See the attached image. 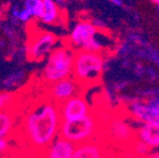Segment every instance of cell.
I'll return each mask as SVG.
<instances>
[{
	"label": "cell",
	"instance_id": "6da1fadb",
	"mask_svg": "<svg viewBox=\"0 0 159 158\" xmlns=\"http://www.w3.org/2000/svg\"><path fill=\"white\" fill-rule=\"evenodd\" d=\"M61 122L59 104L42 92L27 104L20 127L25 141L33 149L44 151L59 136Z\"/></svg>",
	"mask_w": 159,
	"mask_h": 158
},
{
	"label": "cell",
	"instance_id": "7a4b0ae2",
	"mask_svg": "<svg viewBox=\"0 0 159 158\" xmlns=\"http://www.w3.org/2000/svg\"><path fill=\"white\" fill-rule=\"evenodd\" d=\"M104 64L102 53L76 50L73 58L72 77L85 90L93 85H98L104 71Z\"/></svg>",
	"mask_w": 159,
	"mask_h": 158
},
{
	"label": "cell",
	"instance_id": "3957f363",
	"mask_svg": "<svg viewBox=\"0 0 159 158\" xmlns=\"http://www.w3.org/2000/svg\"><path fill=\"white\" fill-rule=\"evenodd\" d=\"M103 125L104 123H102L98 113L91 112L80 119L61 122L59 136L72 142L75 145H79L85 142L98 139L104 132Z\"/></svg>",
	"mask_w": 159,
	"mask_h": 158
},
{
	"label": "cell",
	"instance_id": "277c9868",
	"mask_svg": "<svg viewBox=\"0 0 159 158\" xmlns=\"http://www.w3.org/2000/svg\"><path fill=\"white\" fill-rule=\"evenodd\" d=\"M73 58L74 50L64 45L51 50L47 60V64L40 75L39 81L41 85L48 86L54 82L71 77Z\"/></svg>",
	"mask_w": 159,
	"mask_h": 158
},
{
	"label": "cell",
	"instance_id": "5b68a950",
	"mask_svg": "<svg viewBox=\"0 0 159 158\" xmlns=\"http://www.w3.org/2000/svg\"><path fill=\"white\" fill-rule=\"evenodd\" d=\"M27 51L28 62H41L57 44L59 38L52 32L40 29L34 20L30 19L27 25Z\"/></svg>",
	"mask_w": 159,
	"mask_h": 158
},
{
	"label": "cell",
	"instance_id": "8992f818",
	"mask_svg": "<svg viewBox=\"0 0 159 158\" xmlns=\"http://www.w3.org/2000/svg\"><path fill=\"white\" fill-rule=\"evenodd\" d=\"M42 90L43 93L57 104L62 103L76 95H83L85 92L84 87L80 85L72 77L60 80L48 86H42Z\"/></svg>",
	"mask_w": 159,
	"mask_h": 158
},
{
	"label": "cell",
	"instance_id": "52a82bcc",
	"mask_svg": "<svg viewBox=\"0 0 159 158\" xmlns=\"http://www.w3.org/2000/svg\"><path fill=\"white\" fill-rule=\"evenodd\" d=\"M59 112L62 122L75 121L91 113V106L84 95H76L60 103Z\"/></svg>",
	"mask_w": 159,
	"mask_h": 158
},
{
	"label": "cell",
	"instance_id": "ba28073f",
	"mask_svg": "<svg viewBox=\"0 0 159 158\" xmlns=\"http://www.w3.org/2000/svg\"><path fill=\"white\" fill-rule=\"evenodd\" d=\"M97 32L98 31L92 25V22L86 21V20H82V21L77 22L76 26L73 28L72 32H71V35L69 37V42L64 43L63 45L72 50L74 48H77L80 50L84 43H86L87 41L95 38Z\"/></svg>",
	"mask_w": 159,
	"mask_h": 158
},
{
	"label": "cell",
	"instance_id": "9c48e42d",
	"mask_svg": "<svg viewBox=\"0 0 159 158\" xmlns=\"http://www.w3.org/2000/svg\"><path fill=\"white\" fill-rule=\"evenodd\" d=\"M19 96L16 97L9 106L0 109V138H8L15 129L16 118L19 113Z\"/></svg>",
	"mask_w": 159,
	"mask_h": 158
},
{
	"label": "cell",
	"instance_id": "30bf717a",
	"mask_svg": "<svg viewBox=\"0 0 159 158\" xmlns=\"http://www.w3.org/2000/svg\"><path fill=\"white\" fill-rule=\"evenodd\" d=\"M71 158H107V149L102 139H93L79 144Z\"/></svg>",
	"mask_w": 159,
	"mask_h": 158
},
{
	"label": "cell",
	"instance_id": "8fae6325",
	"mask_svg": "<svg viewBox=\"0 0 159 158\" xmlns=\"http://www.w3.org/2000/svg\"><path fill=\"white\" fill-rule=\"evenodd\" d=\"M43 13L41 16V21L45 25H61L66 27L67 15L66 10L60 8L53 0H42Z\"/></svg>",
	"mask_w": 159,
	"mask_h": 158
},
{
	"label": "cell",
	"instance_id": "7c38bea8",
	"mask_svg": "<svg viewBox=\"0 0 159 158\" xmlns=\"http://www.w3.org/2000/svg\"><path fill=\"white\" fill-rule=\"evenodd\" d=\"M107 135H111L113 139L118 143L133 144L135 141V134L130 126L122 118H113L107 125V131L105 132Z\"/></svg>",
	"mask_w": 159,
	"mask_h": 158
},
{
	"label": "cell",
	"instance_id": "4fadbf2b",
	"mask_svg": "<svg viewBox=\"0 0 159 158\" xmlns=\"http://www.w3.org/2000/svg\"><path fill=\"white\" fill-rule=\"evenodd\" d=\"M75 147L76 145L72 142L57 136L44 151H42L43 158H71Z\"/></svg>",
	"mask_w": 159,
	"mask_h": 158
},
{
	"label": "cell",
	"instance_id": "5bb4252c",
	"mask_svg": "<svg viewBox=\"0 0 159 158\" xmlns=\"http://www.w3.org/2000/svg\"><path fill=\"white\" fill-rule=\"evenodd\" d=\"M129 109L133 116L136 117L138 121L155 128H159V115L150 113L145 102L139 101V100H133L129 103Z\"/></svg>",
	"mask_w": 159,
	"mask_h": 158
},
{
	"label": "cell",
	"instance_id": "9a60e30c",
	"mask_svg": "<svg viewBox=\"0 0 159 158\" xmlns=\"http://www.w3.org/2000/svg\"><path fill=\"white\" fill-rule=\"evenodd\" d=\"M139 141L145 143L149 148L159 147V128H155L152 126L143 124L137 132Z\"/></svg>",
	"mask_w": 159,
	"mask_h": 158
},
{
	"label": "cell",
	"instance_id": "2e32d148",
	"mask_svg": "<svg viewBox=\"0 0 159 158\" xmlns=\"http://www.w3.org/2000/svg\"><path fill=\"white\" fill-rule=\"evenodd\" d=\"M25 79V72L23 70L10 73L2 82L3 87L8 89V87H13V86H19L20 83Z\"/></svg>",
	"mask_w": 159,
	"mask_h": 158
},
{
	"label": "cell",
	"instance_id": "e0dca14e",
	"mask_svg": "<svg viewBox=\"0 0 159 158\" xmlns=\"http://www.w3.org/2000/svg\"><path fill=\"white\" fill-rule=\"evenodd\" d=\"M137 57L144 58V59L154 62L155 64L159 67V52L152 45L148 44V43L144 47V50H139L138 53H137Z\"/></svg>",
	"mask_w": 159,
	"mask_h": 158
},
{
	"label": "cell",
	"instance_id": "ac0fdd59",
	"mask_svg": "<svg viewBox=\"0 0 159 158\" xmlns=\"http://www.w3.org/2000/svg\"><path fill=\"white\" fill-rule=\"evenodd\" d=\"M80 50L87 52H94V53H101L103 51V44L98 40H96V38H93L89 41H87L86 43H84Z\"/></svg>",
	"mask_w": 159,
	"mask_h": 158
},
{
	"label": "cell",
	"instance_id": "d6986e66",
	"mask_svg": "<svg viewBox=\"0 0 159 158\" xmlns=\"http://www.w3.org/2000/svg\"><path fill=\"white\" fill-rule=\"evenodd\" d=\"M132 145H133V149H134V153L137 154V156H139L140 158L148 155L149 147L145 143H143L142 141H139V139L138 141H134Z\"/></svg>",
	"mask_w": 159,
	"mask_h": 158
},
{
	"label": "cell",
	"instance_id": "ffe728a7",
	"mask_svg": "<svg viewBox=\"0 0 159 158\" xmlns=\"http://www.w3.org/2000/svg\"><path fill=\"white\" fill-rule=\"evenodd\" d=\"M15 97H16V93H13V92H9V91L0 92V109L9 106L10 104L13 102Z\"/></svg>",
	"mask_w": 159,
	"mask_h": 158
},
{
	"label": "cell",
	"instance_id": "44dd1931",
	"mask_svg": "<svg viewBox=\"0 0 159 158\" xmlns=\"http://www.w3.org/2000/svg\"><path fill=\"white\" fill-rule=\"evenodd\" d=\"M146 105L150 113L159 115V96H152L147 99Z\"/></svg>",
	"mask_w": 159,
	"mask_h": 158
},
{
	"label": "cell",
	"instance_id": "7402d4cb",
	"mask_svg": "<svg viewBox=\"0 0 159 158\" xmlns=\"http://www.w3.org/2000/svg\"><path fill=\"white\" fill-rule=\"evenodd\" d=\"M133 52V47L130 44V42H124L119 45L118 49H117V53L120 57H127Z\"/></svg>",
	"mask_w": 159,
	"mask_h": 158
},
{
	"label": "cell",
	"instance_id": "603a6c76",
	"mask_svg": "<svg viewBox=\"0 0 159 158\" xmlns=\"http://www.w3.org/2000/svg\"><path fill=\"white\" fill-rule=\"evenodd\" d=\"M42 13H43V1L42 0H37V2H35V5L33 6L32 10H31V16L40 19Z\"/></svg>",
	"mask_w": 159,
	"mask_h": 158
},
{
	"label": "cell",
	"instance_id": "cb8c5ba5",
	"mask_svg": "<svg viewBox=\"0 0 159 158\" xmlns=\"http://www.w3.org/2000/svg\"><path fill=\"white\" fill-rule=\"evenodd\" d=\"M128 39L132 43H135V44L139 45V47H145L147 44L146 42L144 41V39L139 35H137V33H130L128 35Z\"/></svg>",
	"mask_w": 159,
	"mask_h": 158
},
{
	"label": "cell",
	"instance_id": "d4e9b609",
	"mask_svg": "<svg viewBox=\"0 0 159 158\" xmlns=\"http://www.w3.org/2000/svg\"><path fill=\"white\" fill-rule=\"evenodd\" d=\"M19 20L20 21H22V22H28L30 19H31V12H30L29 10L27 9H23L22 11H20L19 13Z\"/></svg>",
	"mask_w": 159,
	"mask_h": 158
},
{
	"label": "cell",
	"instance_id": "484cf974",
	"mask_svg": "<svg viewBox=\"0 0 159 158\" xmlns=\"http://www.w3.org/2000/svg\"><path fill=\"white\" fill-rule=\"evenodd\" d=\"M134 72L137 77H143L146 73V70H145V67L142 63H136L134 65Z\"/></svg>",
	"mask_w": 159,
	"mask_h": 158
},
{
	"label": "cell",
	"instance_id": "4316f807",
	"mask_svg": "<svg viewBox=\"0 0 159 158\" xmlns=\"http://www.w3.org/2000/svg\"><path fill=\"white\" fill-rule=\"evenodd\" d=\"M92 25L96 28L97 31H101V30H106V25H105V22H103L101 19H93Z\"/></svg>",
	"mask_w": 159,
	"mask_h": 158
},
{
	"label": "cell",
	"instance_id": "83f0119b",
	"mask_svg": "<svg viewBox=\"0 0 159 158\" xmlns=\"http://www.w3.org/2000/svg\"><path fill=\"white\" fill-rule=\"evenodd\" d=\"M9 148V143L7 138H0V156L3 155Z\"/></svg>",
	"mask_w": 159,
	"mask_h": 158
},
{
	"label": "cell",
	"instance_id": "f1b7e54d",
	"mask_svg": "<svg viewBox=\"0 0 159 158\" xmlns=\"http://www.w3.org/2000/svg\"><path fill=\"white\" fill-rule=\"evenodd\" d=\"M146 73L148 74V77H150L152 81H155V80L158 79V73H157V72L155 71L154 69H152V67H147V69H146Z\"/></svg>",
	"mask_w": 159,
	"mask_h": 158
},
{
	"label": "cell",
	"instance_id": "f546056e",
	"mask_svg": "<svg viewBox=\"0 0 159 158\" xmlns=\"http://www.w3.org/2000/svg\"><path fill=\"white\" fill-rule=\"evenodd\" d=\"M35 2H37V0H25V9L29 10L31 12V10H32L33 6L35 5Z\"/></svg>",
	"mask_w": 159,
	"mask_h": 158
},
{
	"label": "cell",
	"instance_id": "4dcf8cb0",
	"mask_svg": "<svg viewBox=\"0 0 159 158\" xmlns=\"http://www.w3.org/2000/svg\"><path fill=\"white\" fill-rule=\"evenodd\" d=\"M19 13H20V9L18 7V5H15L11 7V17H15V18H18L19 17ZM19 19V18H18Z\"/></svg>",
	"mask_w": 159,
	"mask_h": 158
},
{
	"label": "cell",
	"instance_id": "1f68e13d",
	"mask_svg": "<svg viewBox=\"0 0 159 158\" xmlns=\"http://www.w3.org/2000/svg\"><path fill=\"white\" fill-rule=\"evenodd\" d=\"M127 85H128V82H119V83L115 84L114 89L116 90V91H120V90H124Z\"/></svg>",
	"mask_w": 159,
	"mask_h": 158
},
{
	"label": "cell",
	"instance_id": "d6a6232c",
	"mask_svg": "<svg viewBox=\"0 0 159 158\" xmlns=\"http://www.w3.org/2000/svg\"><path fill=\"white\" fill-rule=\"evenodd\" d=\"M108 1H111V2L114 3V5L118 6V7H122V6H123V1H122V0H108Z\"/></svg>",
	"mask_w": 159,
	"mask_h": 158
},
{
	"label": "cell",
	"instance_id": "836d02e7",
	"mask_svg": "<svg viewBox=\"0 0 159 158\" xmlns=\"http://www.w3.org/2000/svg\"><path fill=\"white\" fill-rule=\"evenodd\" d=\"M143 158H159V153H154V154H148L147 156Z\"/></svg>",
	"mask_w": 159,
	"mask_h": 158
},
{
	"label": "cell",
	"instance_id": "e575fe53",
	"mask_svg": "<svg viewBox=\"0 0 159 158\" xmlns=\"http://www.w3.org/2000/svg\"><path fill=\"white\" fill-rule=\"evenodd\" d=\"M57 1L60 3H62V2H65V1H69V0H57Z\"/></svg>",
	"mask_w": 159,
	"mask_h": 158
},
{
	"label": "cell",
	"instance_id": "d590c367",
	"mask_svg": "<svg viewBox=\"0 0 159 158\" xmlns=\"http://www.w3.org/2000/svg\"><path fill=\"white\" fill-rule=\"evenodd\" d=\"M154 2L156 3V5L158 6V8H159V0H154Z\"/></svg>",
	"mask_w": 159,
	"mask_h": 158
},
{
	"label": "cell",
	"instance_id": "8d00e7d4",
	"mask_svg": "<svg viewBox=\"0 0 159 158\" xmlns=\"http://www.w3.org/2000/svg\"><path fill=\"white\" fill-rule=\"evenodd\" d=\"M157 93H158V96H159V87L157 89Z\"/></svg>",
	"mask_w": 159,
	"mask_h": 158
},
{
	"label": "cell",
	"instance_id": "74e56055",
	"mask_svg": "<svg viewBox=\"0 0 159 158\" xmlns=\"http://www.w3.org/2000/svg\"><path fill=\"white\" fill-rule=\"evenodd\" d=\"M0 158H1V156H0ZM2 158H5V157H2Z\"/></svg>",
	"mask_w": 159,
	"mask_h": 158
}]
</instances>
